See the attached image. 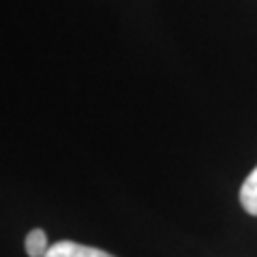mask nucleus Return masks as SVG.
<instances>
[{"mask_svg":"<svg viewBox=\"0 0 257 257\" xmlns=\"http://www.w3.org/2000/svg\"><path fill=\"white\" fill-rule=\"evenodd\" d=\"M240 204L248 214L257 216V167L246 176V180L240 187Z\"/></svg>","mask_w":257,"mask_h":257,"instance_id":"f03ea898","label":"nucleus"},{"mask_svg":"<svg viewBox=\"0 0 257 257\" xmlns=\"http://www.w3.org/2000/svg\"><path fill=\"white\" fill-rule=\"evenodd\" d=\"M24 246H26V253L30 257H45V253L50 251V242H47V234L43 229H32L30 234L26 236V242H24Z\"/></svg>","mask_w":257,"mask_h":257,"instance_id":"7ed1b4c3","label":"nucleus"},{"mask_svg":"<svg viewBox=\"0 0 257 257\" xmlns=\"http://www.w3.org/2000/svg\"><path fill=\"white\" fill-rule=\"evenodd\" d=\"M45 257H114V255L101 251V248H94V246L77 244V242H71V240H60V242L50 246Z\"/></svg>","mask_w":257,"mask_h":257,"instance_id":"f257e3e1","label":"nucleus"}]
</instances>
